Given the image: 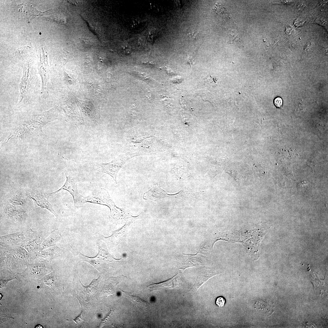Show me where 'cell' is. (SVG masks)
Segmentation results:
<instances>
[{
  "label": "cell",
  "instance_id": "obj_16",
  "mask_svg": "<svg viewBox=\"0 0 328 328\" xmlns=\"http://www.w3.org/2000/svg\"><path fill=\"white\" fill-rule=\"evenodd\" d=\"M5 213L8 216L13 218L17 221H20L23 219V212L16 210L13 208H8L6 210Z\"/></svg>",
  "mask_w": 328,
  "mask_h": 328
},
{
  "label": "cell",
  "instance_id": "obj_26",
  "mask_svg": "<svg viewBox=\"0 0 328 328\" xmlns=\"http://www.w3.org/2000/svg\"><path fill=\"white\" fill-rule=\"evenodd\" d=\"M122 48L123 50V51L125 52V53H129L130 52V51L131 50L130 47L127 44L124 45Z\"/></svg>",
  "mask_w": 328,
  "mask_h": 328
},
{
  "label": "cell",
  "instance_id": "obj_14",
  "mask_svg": "<svg viewBox=\"0 0 328 328\" xmlns=\"http://www.w3.org/2000/svg\"><path fill=\"white\" fill-rule=\"evenodd\" d=\"M61 237V234L57 230L52 231L49 235L44 240L41 244L40 251L56 246V243Z\"/></svg>",
  "mask_w": 328,
  "mask_h": 328
},
{
  "label": "cell",
  "instance_id": "obj_18",
  "mask_svg": "<svg viewBox=\"0 0 328 328\" xmlns=\"http://www.w3.org/2000/svg\"><path fill=\"white\" fill-rule=\"evenodd\" d=\"M101 278V277L100 275L97 279H93L89 285L86 287L84 286L86 289V292L89 293L91 289V293L95 291Z\"/></svg>",
  "mask_w": 328,
  "mask_h": 328
},
{
  "label": "cell",
  "instance_id": "obj_1",
  "mask_svg": "<svg viewBox=\"0 0 328 328\" xmlns=\"http://www.w3.org/2000/svg\"><path fill=\"white\" fill-rule=\"evenodd\" d=\"M89 201L90 203L108 207L110 210L109 218L114 223H118L123 220L126 221L133 217L125 209L118 207L108 192L105 189L101 188L94 190L89 196Z\"/></svg>",
  "mask_w": 328,
  "mask_h": 328
},
{
  "label": "cell",
  "instance_id": "obj_30",
  "mask_svg": "<svg viewBox=\"0 0 328 328\" xmlns=\"http://www.w3.org/2000/svg\"><path fill=\"white\" fill-rule=\"evenodd\" d=\"M35 328H43V327L41 325H37L36 326V327H35Z\"/></svg>",
  "mask_w": 328,
  "mask_h": 328
},
{
  "label": "cell",
  "instance_id": "obj_19",
  "mask_svg": "<svg viewBox=\"0 0 328 328\" xmlns=\"http://www.w3.org/2000/svg\"><path fill=\"white\" fill-rule=\"evenodd\" d=\"M216 12L220 15H225L229 17V14L224 7L221 6L219 3H217L214 8Z\"/></svg>",
  "mask_w": 328,
  "mask_h": 328
},
{
  "label": "cell",
  "instance_id": "obj_10",
  "mask_svg": "<svg viewBox=\"0 0 328 328\" xmlns=\"http://www.w3.org/2000/svg\"><path fill=\"white\" fill-rule=\"evenodd\" d=\"M169 196L157 185H154L149 190L145 192L143 198L145 200L157 201Z\"/></svg>",
  "mask_w": 328,
  "mask_h": 328
},
{
  "label": "cell",
  "instance_id": "obj_5",
  "mask_svg": "<svg viewBox=\"0 0 328 328\" xmlns=\"http://www.w3.org/2000/svg\"><path fill=\"white\" fill-rule=\"evenodd\" d=\"M66 180L63 186L59 190L53 193V194L59 192L62 190L67 191L72 196L74 205L77 207H80L84 204L83 196L79 193L77 189V182L75 177L71 175L66 174Z\"/></svg>",
  "mask_w": 328,
  "mask_h": 328
},
{
  "label": "cell",
  "instance_id": "obj_3",
  "mask_svg": "<svg viewBox=\"0 0 328 328\" xmlns=\"http://www.w3.org/2000/svg\"><path fill=\"white\" fill-rule=\"evenodd\" d=\"M137 217H133L126 221L125 224L121 227L114 231L110 236L105 237L102 235L100 236L101 240L104 241L107 248L110 251H114L118 244L125 237L128 228L133 221Z\"/></svg>",
  "mask_w": 328,
  "mask_h": 328
},
{
  "label": "cell",
  "instance_id": "obj_11",
  "mask_svg": "<svg viewBox=\"0 0 328 328\" xmlns=\"http://www.w3.org/2000/svg\"><path fill=\"white\" fill-rule=\"evenodd\" d=\"M62 250L56 246L45 249L31 255L32 257H42L51 260L63 254Z\"/></svg>",
  "mask_w": 328,
  "mask_h": 328
},
{
  "label": "cell",
  "instance_id": "obj_29",
  "mask_svg": "<svg viewBox=\"0 0 328 328\" xmlns=\"http://www.w3.org/2000/svg\"><path fill=\"white\" fill-rule=\"evenodd\" d=\"M292 1L290 0H282L280 1V4H288L292 2Z\"/></svg>",
  "mask_w": 328,
  "mask_h": 328
},
{
  "label": "cell",
  "instance_id": "obj_27",
  "mask_svg": "<svg viewBox=\"0 0 328 328\" xmlns=\"http://www.w3.org/2000/svg\"><path fill=\"white\" fill-rule=\"evenodd\" d=\"M294 31L293 29L290 26H288L286 27V32L289 35L293 34L294 33Z\"/></svg>",
  "mask_w": 328,
  "mask_h": 328
},
{
  "label": "cell",
  "instance_id": "obj_28",
  "mask_svg": "<svg viewBox=\"0 0 328 328\" xmlns=\"http://www.w3.org/2000/svg\"><path fill=\"white\" fill-rule=\"evenodd\" d=\"M304 22V20L297 19L295 21V24L297 26H300L303 25Z\"/></svg>",
  "mask_w": 328,
  "mask_h": 328
},
{
  "label": "cell",
  "instance_id": "obj_20",
  "mask_svg": "<svg viewBox=\"0 0 328 328\" xmlns=\"http://www.w3.org/2000/svg\"><path fill=\"white\" fill-rule=\"evenodd\" d=\"M226 300L225 298L221 296L217 297L215 301L216 305L219 307H223L225 303Z\"/></svg>",
  "mask_w": 328,
  "mask_h": 328
},
{
  "label": "cell",
  "instance_id": "obj_13",
  "mask_svg": "<svg viewBox=\"0 0 328 328\" xmlns=\"http://www.w3.org/2000/svg\"><path fill=\"white\" fill-rule=\"evenodd\" d=\"M48 261H43L40 263L29 265L27 272L32 275H40L46 272L50 268Z\"/></svg>",
  "mask_w": 328,
  "mask_h": 328
},
{
  "label": "cell",
  "instance_id": "obj_7",
  "mask_svg": "<svg viewBox=\"0 0 328 328\" xmlns=\"http://www.w3.org/2000/svg\"><path fill=\"white\" fill-rule=\"evenodd\" d=\"M25 240V234L23 232L2 236L0 237L1 247L10 248L22 246Z\"/></svg>",
  "mask_w": 328,
  "mask_h": 328
},
{
  "label": "cell",
  "instance_id": "obj_23",
  "mask_svg": "<svg viewBox=\"0 0 328 328\" xmlns=\"http://www.w3.org/2000/svg\"><path fill=\"white\" fill-rule=\"evenodd\" d=\"M282 100L280 97H277L274 99V103L277 108H281L282 106Z\"/></svg>",
  "mask_w": 328,
  "mask_h": 328
},
{
  "label": "cell",
  "instance_id": "obj_9",
  "mask_svg": "<svg viewBox=\"0 0 328 328\" xmlns=\"http://www.w3.org/2000/svg\"><path fill=\"white\" fill-rule=\"evenodd\" d=\"M217 273L214 269L208 268H202L199 272L197 279L193 287L192 291L193 292H196L208 280L217 275Z\"/></svg>",
  "mask_w": 328,
  "mask_h": 328
},
{
  "label": "cell",
  "instance_id": "obj_25",
  "mask_svg": "<svg viewBox=\"0 0 328 328\" xmlns=\"http://www.w3.org/2000/svg\"><path fill=\"white\" fill-rule=\"evenodd\" d=\"M83 43V45H84L83 46L85 47H87L88 48L90 47L92 45L91 43L88 40H83L82 42Z\"/></svg>",
  "mask_w": 328,
  "mask_h": 328
},
{
  "label": "cell",
  "instance_id": "obj_17",
  "mask_svg": "<svg viewBox=\"0 0 328 328\" xmlns=\"http://www.w3.org/2000/svg\"><path fill=\"white\" fill-rule=\"evenodd\" d=\"M26 69L25 70H24L23 77L20 85V101H21L22 99L23 95L25 92L26 86L27 84L28 77V71H27Z\"/></svg>",
  "mask_w": 328,
  "mask_h": 328
},
{
  "label": "cell",
  "instance_id": "obj_24",
  "mask_svg": "<svg viewBox=\"0 0 328 328\" xmlns=\"http://www.w3.org/2000/svg\"><path fill=\"white\" fill-rule=\"evenodd\" d=\"M317 22L319 23L320 25L326 27L327 25L326 20L323 18H319L317 19Z\"/></svg>",
  "mask_w": 328,
  "mask_h": 328
},
{
  "label": "cell",
  "instance_id": "obj_22",
  "mask_svg": "<svg viewBox=\"0 0 328 328\" xmlns=\"http://www.w3.org/2000/svg\"><path fill=\"white\" fill-rule=\"evenodd\" d=\"M83 313V311L82 308V310L80 314L76 318L73 320L77 324H79L82 321H85Z\"/></svg>",
  "mask_w": 328,
  "mask_h": 328
},
{
  "label": "cell",
  "instance_id": "obj_15",
  "mask_svg": "<svg viewBox=\"0 0 328 328\" xmlns=\"http://www.w3.org/2000/svg\"><path fill=\"white\" fill-rule=\"evenodd\" d=\"M121 290L125 294V297L132 302L137 307L147 309H149V304L147 302L132 292H128Z\"/></svg>",
  "mask_w": 328,
  "mask_h": 328
},
{
  "label": "cell",
  "instance_id": "obj_8",
  "mask_svg": "<svg viewBox=\"0 0 328 328\" xmlns=\"http://www.w3.org/2000/svg\"><path fill=\"white\" fill-rule=\"evenodd\" d=\"M199 254L195 255L182 254L178 260L179 268L184 271L186 268L202 265V262Z\"/></svg>",
  "mask_w": 328,
  "mask_h": 328
},
{
  "label": "cell",
  "instance_id": "obj_4",
  "mask_svg": "<svg viewBox=\"0 0 328 328\" xmlns=\"http://www.w3.org/2000/svg\"><path fill=\"white\" fill-rule=\"evenodd\" d=\"M24 233L25 240L21 246L25 249L31 255L40 251L44 240L41 232L34 231L29 228Z\"/></svg>",
  "mask_w": 328,
  "mask_h": 328
},
{
  "label": "cell",
  "instance_id": "obj_2",
  "mask_svg": "<svg viewBox=\"0 0 328 328\" xmlns=\"http://www.w3.org/2000/svg\"><path fill=\"white\" fill-rule=\"evenodd\" d=\"M139 153L128 152L121 155L110 162L106 163L95 162L93 164L97 171L106 173L110 176L117 184V174L121 167L130 158L140 155Z\"/></svg>",
  "mask_w": 328,
  "mask_h": 328
},
{
  "label": "cell",
  "instance_id": "obj_12",
  "mask_svg": "<svg viewBox=\"0 0 328 328\" xmlns=\"http://www.w3.org/2000/svg\"><path fill=\"white\" fill-rule=\"evenodd\" d=\"M126 278V276L122 275L108 278L105 281L103 287L104 292L106 296L114 294L115 293V288L117 285Z\"/></svg>",
  "mask_w": 328,
  "mask_h": 328
},
{
  "label": "cell",
  "instance_id": "obj_6",
  "mask_svg": "<svg viewBox=\"0 0 328 328\" xmlns=\"http://www.w3.org/2000/svg\"><path fill=\"white\" fill-rule=\"evenodd\" d=\"M27 195L29 197L33 200L36 205L41 208L47 209L58 218L57 214L49 201V198L51 194L34 191L28 193Z\"/></svg>",
  "mask_w": 328,
  "mask_h": 328
},
{
  "label": "cell",
  "instance_id": "obj_21",
  "mask_svg": "<svg viewBox=\"0 0 328 328\" xmlns=\"http://www.w3.org/2000/svg\"><path fill=\"white\" fill-rule=\"evenodd\" d=\"M154 30H150L147 34V37L148 40L152 42L155 39L156 35L155 33L156 31Z\"/></svg>",
  "mask_w": 328,
  "mask_h": 328
}]
</instances>
